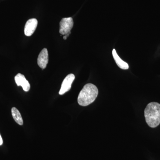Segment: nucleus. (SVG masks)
I'll list each match as a JSON object with an SVG mask.
<instances>
[{
  "instance_id": "f257e3e1",
  "label": "nucleus",
  "mask_w": 160,
  "mask_h": 160,
  "mask_svg": "<svg viewBox=\"0 0 160 160\" xmlns=\"http://www.w3.org/2000/svg\"><path fill=\"white\" fill-rule=\"evenodd\" d=\"M98 90L93 84L89 83L85 85L80 92L78 102L80 106H86L93 102L97 97Z\"/></svg>"
},
{
  "instance_id": "f03ea898",
  "label": "nucleus",
  "mask_w": 160,
  "mask_h": 160,
  "mask_svg": "<svg viewBox=\"0 0 160 160\" xmlns=\"http://www.w3.org/2000/svg\"><path fill=\"white\" fill-rule=\"evenodd\" d=\"M146 123L151 128H155L160 124V104L151 102L148 104L145 109Z\"/></svg>"
},
{
  "instance_id": "7ed1b4c3",
  "label": "nucleus",
  "mask_w": 160,
  "mask_h": 160,
  "mask_svg": "<svg viewBox=\"0 0 160 160\" xmlns=\"http://www.w3.org/2000/svg\"><path fill=\"white\" fill-rule=\"evenodd\" d=\"M73 24L72 18H63L60 22V33L63 35L71 33L70 31L73 27Z\"/></svg>"
},
{
  "instance_id": "20e7f679",
  "label": "nucleus",
  "mask_w": 160,
  "mask_h": 160,
  "mask_svg": "<svg viewBox=\"0 0 160 160\" xmlns=\"http://www.w3.org/2000/svg\"><path fill=\"white\" fill-rule=\"evenodd\" d=\"M75 79V76L73 74H69L67 75L63 80L62 86L59 94L63 95L67 92L69 91L71 88L72 84Z\"/></svg>"
},
{
  "instance_id": "39448f33",
  "label": "nucleus",
  "mask_w": 160,
  "mask_h": 160,
  "mask_svg": "<svg viewBox=\"0 0 160 160\" xmlns=\"http://www.w3.org/2000/svg\"><path fill=\"white\" fill-rule=\"evenodd\" d=\"M38 20L35 18L29 19L26 22L24 32L26 36H31L34 33L38 26Z\"/></svg>"
},
{
  "instance_id": "423d86ee",
  "label": "nucleus",
  "mask_w": 160,
  "mask_h": 160,
  "mask_svg": "<svg viewBox=\"0 0 160 160\" xmlns=\"http://www.w3.org/2000/svg\"><path fill=\"white\" fill-rule=\"evenodd\" d=\"M49 62V54L47 49L44 48L40 52L38 58V64L40 68L45 69Z\"/></svg>"
},
{
  "instance_id": "0eeeda50",
  "label": "nucleus",
  "mask_w": 160,
  "mask_h": 160,
  "mask_svg": "<svg viewBox=\"0 0 160 160\" xmlns=\"http://www.w3.org/2000/svg\"><path fill=\"white\" fill-rule=\"evenodd\" d=\"M15 81L18 86H21L23 90L26 92L29 91L30 85L29 82L26 79L25 77L21 73H18L15 77Z\"/></svg>"
},
{
  "instance_id": "6e6552de",
  "label": "nucleus",
  "mask_w": 160,
  "mask_h": 160,
  "mask_svg": "<svg viewBox=\"0 0 160 160\" xmlns=\"http://www.w3.org/2000/svg\"><path fill=\"white\" fill-rule=\"evenodd\" d=\"M112 54L117 65L118 66L119 68L122 69H125V70L129 69V66L128 63L121 59V58L118 55L115 49H113L112 50Z\"/></svg>"
},
{
  "instance_id": "1a4fd4ad",
  "label": "nucleus",
  "mask_w": 160,
  "mask_h": 160,
  "mask_svg": "<svg viewBox=\"0 0 160 160\" xmlns=\"http://www.w3.org/2000/svg\"><path fill=\"white\" fill-rule=\"evenodd\" d=\"M11 112L15 121L20 126H22L23 124L22 118L19 110L15 107H13L12 108Z\"/></svg>"
},
{
  "instance_id": "9d476101",
  "label": "nucleus",
  "mask_w": 160,
  "mask_h": 160,
  "mask_svg": "<svg viewBox=\"0 0 160 160\" xmlns=\"http://www.w3.org/2000/svg\"><path fill=\"white\" fill-rule=\"evenodd\" d=\"M3 144V140L1 137V134H0V146H2Z\"/></svg>"
},
{
  "instance_id": "9b49d317",
  "label": "nucleus",
  "mask_w": 160,
  "mask_h": 160,
  "mask_svg": "<svg viewBox=\"0 0 160 160\" xmlns=\"http://www.w3.org/2000/svg\"><path fill=\"white\" fill-rule=\"evenodd\" d=\"M67 38L66 37V35H64V36H63V39H64V40H66V39Z\"/></svg>"
}]
</instances>
